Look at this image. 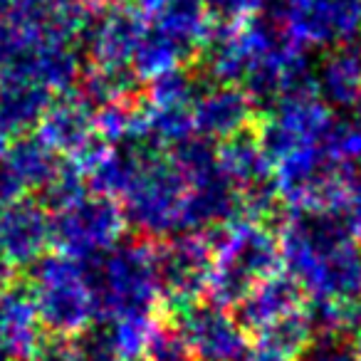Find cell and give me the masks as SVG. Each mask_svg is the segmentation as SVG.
<instances>
[{
  "label": "cell",
  "mask_w": 361,
  "mask_h": 361,
  "mask_svg": "<svg viewBox=\"0 0 361 361\" xmlns=\"http://www.w3.org/2000/svg\"><path fill=\"white\" fill-rule=\"evenodd\" d=\"M280 260L310 300H359L361 240L346 211L287 213Z\"/></svg>",
  "instance_id": "cell-1"
},
{
  "label": "cell",
  "mask_w": 361,
  "mask_h": 361,
  "mask_svg": "<svg viewBox=\"0 0 361 361\" xmlns=\"http://www.w3.org/2000/svg\"><path fill=\"white\" fill-rule=\"evenodd\" d=\"M280 240L262 221L238 218L213 233V257L208 275V297L221 307H233L265 277L277 272Z\"/></svg>",
  "instance_id": "cell-2"
},
{
  "label": "cell",
  "mask_w": 361,
  "mask_h": 361,
  "mask_svg": "<svg viewBox=\"0 0 361 361\" xmlns=\"http://www.w3.org/2000/svg\"><path fill=\"white\" fill-rule=\"evenodd\" d=\"M87 262L99 319L154 317L164 302L156 247L144 240L124 243Z\"/></svg>",
  "instance_id": "cell-3"
},
{
  "label": "cell",
  "mask_w": 361,
  "mask_h": 361,
  "mask_svg": "<svg viewBox=\"0 0 361 361\" xmlns=\"http://www.w3.org/2000/svg\"><path fill=\"white\" fill-rule=\"evenodd\" d=\"M186 196L188 183L171 154L139 144V161L119 198L126 226L156 240L178 235Z\"/></svg>",
  "instance_id": "cell-4"
},
{
  "label": "cell",
  "mask_w": 361,
  "mask_h": 361,
  "mask_svg": "<svg viewBox=\"0 0 361 361\" xmlns=\"http://www.w3.org/2000/svg\"><path fill=\"white\" fill-rule=\"evenodd\" d=\"M27 295L40 326H45L52 336L70 339L99 322V307L87 262L60 250L47 252L30 267Z\"/></svg>",
  "instance_id": "cell-5"
},
{
  "label": "cell",
  "mask_w": 361,
  "mask_h": 361,
  "mask_svg": "<svg viewBox=\"0 0 361 361\" xmlns=\"http://www.w3.org/2000/svg\"><path fill=\"white\" fill-rule=\"evenodd\" d=\"M356 166L341 164L326 146H307L275 164V188L287 213L346 211Z\"/></svg>",
  "instance_id": "cell-6"
},
{
  "label": "cell",
  "mask_w": 361,
  "mask_h": 361,
  "mask_svg": "<svg viewBox=\"0 0 361 361\" xmlns=\"http://www.w3.org/2000/svg\"><path fill=\"white\" fill-rule=\"evenodd\" d=\"M52 247L77 260H92L124 238L126 221L111 198L87 191L85 196L50 211Z\"/></svg>",
  "instance_id": "cell-7"
},
{
  "label": "cell",
  "mask_w": 361,
  "mask_h": 361,
  "mask_svg": "<svg viewBox=\"0 0 361 361\" xmlns=\"http://www.w3.org/2000/svg\"><path fill=\"white\" fill-rule=\"evenodd\" d=\"M272 18L305 50H331L361 37V0H277Z\"/></svg>",
  "instance_id": "cell-8"
},
{
  "label": "cell",
  "mask_w": 361,
  "mask_h": 361,
  "mask_svg": "<svg viewBox=\"0 0 361 361\" xmlns=\"http://www.w3.org/2000/svg\"><path fill=\"white\" fill-rule=\"evenodd\" d=\"M171 324L180 331L198 361H243L252 349L250 334L238 322L235 312L213 300L201 297L173 307Z\"/></svg>",
  "instance_id": "cell-9"
},
{
  "label": "cell",
  "mask_w": 361,
  "mask_h": 361,
  "mask_svg": "<svg viewBox=\"0 0 361 361\" xmlns=\"http://www.w3.org/2000/svg\"><path fill=\"white\" fill-rule=\"evenodd\" d=\"M334 109L319 94L292 97L267 111L257 129V141L272 164L307 146H324L331 131Z\"/></svg>",
  "instance_id": "cell-10"
},
{
  "label": "cell",
  "mask_w": 361,
  "mask_h": 361,
  "mask_svg": "<svg viewBox=\"0 0 361 361\" xmlns=\"http://www.w3.org/2000/svg\"><path fill=\"white\" fill-rule=\"evenodd\" d=\"M213 257V235L203 233H178L156 247V267L164 292V302L171 307L201 300L208 290Z\"/></svg>",
  "instance_id": "cell-11"
},
{
  "label": "cell",
  "mask_w": 361,
  "mask_h": 361,
  "mask_svg": "<svg viewBox=\"0 0 361 361\" xmlns=\"http://www.w3.org/2000/svg\"><path fill=\"white\" fill-rule=\"evenodd\" d=\"M146 27L149 16L131 0H106L82 35L90 52V65L131 67V57Z\"/></svg>",
  "instance_id": "cell-12"
},
{
  "label": "cell",
  "mask_w": 361,
  "mask_h": 361,
  "mask_svg": "<svg viewBox=\"0 0 361 361\" xmlns=\"http://www.w3.org/2000/svg\"><path fill=\"white\" fill-rule=\"evenodd\" d=\"M52 247L50 211L40 201L18 198L0 208V250L16 267H32Z\"/></svg>",
  "instance_id": "cell-13"
},
{
  "label": "cell",
  "mask_w": 361,
  "mask_h": 361,
  "mask_svg": "<svg viewBox=\"0 0 361 361\" xmlns=\"http://www.w3.org/2000/svg\"><path fill=\"white\" fill-rule=\"evenodd\" d=\"M255 111V104L240 85L201 82L193 102V129L203 139L223 144L247 131Z\"/></svg>",
  "instance_id": "cell-14"
},
{
  "label": "cell",
  "mask_w": 361,
  "mask_h": 361,
  "mask_svg": "<svg viewBox=\"0 0 361 361\" xmlns=\"http://www.w3.org/2000/svg\"><path fill=\"white\" fill-rule=\"evenodd\" d=\"M35 131V136H40L62 159H75L99 139L97 136V106L75 87L52 102Z\"/></svg>",
  "instance_id": "cell-15"
},
{
  "label": "cell",
  "mask_w": 361,
  "mask_h": 361,
  "mask_svg": "<svg viewBox=\"0 0 361 361\" xmlns=\"http://www.w3.org/2000/svg\"><path fill=\"white\" fill-rule=\"evenodd\" d=\"M305 307V292L287 272H272L262 282H257L235 307L238 322L247 329V334H257L267 324L292 314Z\"/></svg>",
  "instance_id": "cell-16"
},
{
  "label": "cell",
  "mask_w": 361,
  "mask_h": 361,
  "mask_svg": "<svg viewBox=\"0 0 361 361\" xmlns=\"http://www.w3.org/2000/svg\"><path fill=\"white\" fill-rule=\"evenodd\" d=\"M40 351V322L27 292L0 287V361H30Z\"/></svg>",
  "instance_id": "cell-17"
},
{
  "label": "cell",
  "mask_w": 361,
  "mask_h": 361,
  "mask_svg": "<svg viewBox=\"0 0 361 361\" xmlns=\"http://www.w3.org/2000/svg\"><path fill=\"white\" fill-rule=\"evenodd\" d=\"M149 23L186 52L188 60L203 50L216 30L206 0H161V6L149 16Z\"/></svg>",
  "instance_id": "cell-18"
},
{
  "label": "cell",
  "mask_w": 361,
  "mask_h": 361,
  "mask_svg": "<svg viewBox=\"0 0 361 361\" xmlns=\"http://www.w3.org/2000/svg\"><path fill=\"white\" fill-rule=\"evenodd\" d=\"M317 94L334 111L346 109L361 99V45L331 47L314 70Z\"/></svg>",
  "instance_id": "cell-19"
},
{
  "label": "cell",
  "mask_w": 361,
  "mask_h": 361,
  "mask_svg": "<svg viewBox=\"0 0 361 361\" xmlns=\"http://www.w3.org/2000/svg\"><path fill=\"white\" fill-rule=\"evenodd\" d=\"M55 94L35 82L0 80V136L18 139L37 129Z\"/></svg>",
  "instance_id": "cell-20"
},
{
  "label": "cell",
  "mask_w": 361,
  "mask_h": 361,
  "mask_svg": "<svg viewBox=\"0 0 361 361\" xmlns=\"http://www.w3.org/2000/svg\"><path fill=\"white\" fill-rule=\"evenodd\" d=\"M0 159L25 193H42L62 166V156L55 154L40 136H18L0 151Z\"/></svg>",
  "instance_id": "cell-21"
},
{
  "label": "cell",
  "mask_w": 361,
  "mask_h": 361,
  "mask_svg": "<svg viewBox=\"0 0 361 361\" xmlns=\"http://www.w3.org/2000/svg\"><path fill=\"white\" fill-rule=\"evenodd\" d=\"M218 161H221V169L226 171V176L235 183L240 193L275 180L272 178L275 164L265 154L257 136L247 134V131L218 144Z\"/></svg>",
  "instance_id": "cell-22"
},
{
  "label": "cell",
  "mask_w": 361,
  "mask_h": 361,
  "mask_svg": "<svg viewBox=\"0 0 361 361\" xmlns=\"http://www.w3.org/2000/svg\"><path fill=\"white\" fill-rule=\"evenodd\" d=\"M186 60V52L149 23L144 37L136 45L134 57H131V70L141 82H154L156 77L166 75V72L180 70Z\"/></svg>",
  "instance_id": "cell-23"
},
{
  "label": "cell",
  "mask_w": 361,
  "mask_h": 361,
  "mask_svg": "<svg viewBox=\"0 0 361 361\" xmlns=\"http://www.w3.org/2000/svg\"><path fill=\"white\" fill-rule=\"evenodd\" d=\"M305 312L312 322L314 336L344 339L361 331V297L359 300H310Z\"/></svg>",
  "instance_id": "cell-24"
},
{
  "label": "cell",
  "mask_w": 361,
  "mask_h": 361,
  "mask_svg": "<svg viewBox=\"0 0 361 361\" xmlns=\"http://www.w3.org/2000/svg\"><path fill=\"white\" fill-rule=\"evenodd\" d=\"M257 346H265L270 351H277V354H285L290 359H297L302 356L310 344L314 341V329H312V322L307 317L305 307L292 314L282 317V319L267 324L265 329H260L255 334Z\"/></svg>",
  "instance_id": "cell-25"
},
{
  "label": "cell",
  "mask_w": 361,
  "mask_h": 361,
  "mask_svg": "<svg viewBox=\"0 0 361 361\" xmlns=\"http://www.w3.org/2000/svg\"><path fill=\"white\" fill-rule=\"evenodd\" d=\"M324 146L341 164H361V99L346 109L334 111V121Z\"/></svg>",
  "instance_id": "cell-26"
},
{
  "label": "cell",
  "mask_w": 361,
  "mask_h": 361,
  "mask_svg": "<svg viewBox=\"0 0 361 361\" xmlns=\"http://www.w3.org/2000/svg\"><path fill=\"white\" fill-rule=\"evenodd\" d=\"M146 361H191V349L173 324L156 322L146 346Z\"/></svg>",
  "instance_id": "cell-27"
},
{
  "label": "cell",
  "mask_w": 361,
  "mask_h": 361,
  "mask_svg": "<svg viewBox=\"0 0 361 361\" xmlns=\"http://www.w3.org/2000/svg\"><path fill=\"white\" fill-rule=\"evenodd\" d=\"M300 359L302 361H361V356L356 354V346L344 344V339L317 336V341H312L310 349Z\"/></svg>",
  "instance_id": "cell-28"
},
{
  "label": "cell",
  "mask_w": 361,
  "mask_h": 361,
  "mask_svg": "<svg viewBox=\"0 0 361 361\" xmlns=\"http://www.w3.org/2000/svg\"><path fill=\"white\" fill-rule=\"evenodd\" d=\"M206 3L213 18L223 23H240L257 16V11L265 6L267 0H206Z\"/></svg>",
  "instance_id": "cell-29"
},
{
  "label": "cell",
  "mask_w": 361,
  "mask_h": 361,
  "mask_svg": "<svg viewBox=\"0 0 361 361\" xmlns=\"http://www.w3.org/2000/svg\"><path fill=\"white\" fill-rule=\"evenodd\" d=\"M346 213L351 218V226H354L356 235L361 240V173L354 171V178H351V188H349V206Z\"/></svg>",
  "instance_id": "cell-30"
},
{
  "label": "cell",
  "mask_w": 361,
  "mask_h": 361,
  "mask_svg": "<svg viewBox=\"0 0 361 361\" xmlns=\"http://www.w3.org/2000/svg\"><path fill=\"white\" fill-rule=\"evenodd\" d=\"M243 361H295V359H290V356L277 354V351H270V349H265V346L255 344L250 351H247V356Z\"/></svg>",
  "instance_id": "cell-31"
},
{
  "label": "cell",
  "mask_w": 361,
  "mask_h": 361,
  "mask_svg": "<svg viewBox=\"0 0 361 361\" xmlns=\"http://www.w3.org/2000/svg\"><path fill=\"white\" fill-rule=\"evenodd\" d=\"M11 277H13V265L6 260V255H3V250H0V287H8Z\"/></svg>",
  "instance_id": "cell-32"
},
{
  "label": "cell",
  "mask_w": 361,
  "mask_h": 361,
  "mask_svg": "<svg viewBox=\"0 0 361 361\" xmlns=\"http://www.w3.org/2000/svg\"><path fill=\"white\" fill-rule=\"evenodd\" d=\"M18 0H0V20H6V18H11L13 8H16Z\"/></svg>",
  "instance_id": "cell-33"
},
{
  "label": "cell",
  "mask_w": 361,
  "mask_h": 361,
  "mask_svg": "<svg viewBox=\"0 0 361 361\" xmlns=\"http://www.w3.org/2000/svg\"><path fill=\"white\" fill-rule=\"evenodd\" d=\"M356 354L361 356V331H359V334H356Z\"/></svg>",
  "instance_id": "cell-34"
},
{
  "label": "cell",
  "mask_w": 361,
  "mask_h": 361,
  "mask_svg": "<svg viewBox=\"0 0 361 361\" xmlns=\"http://www.w3.org/2000/svg\"><path fill=\"white\" fill-rule=\"evenodd\" d=\"M6 144H8V139H3V136H0V151L6 149Z\"/></svg>",
  "instance_id": "cell-35"
}]
</instances>
